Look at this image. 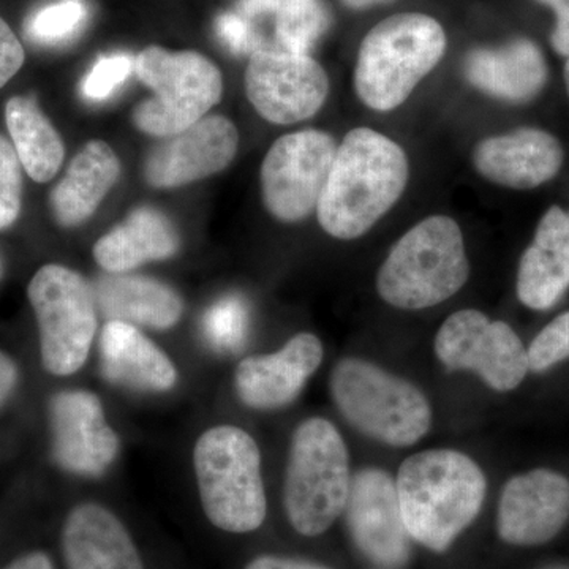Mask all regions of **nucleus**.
I'll return each mask as SVG.
<instances>
[{"instance_id":"72a5a7b5","label":"nucleus","mask_w":569,"mask_h":569,"mask_svg":"<svg viewBox=\"0 0 569 569\" xmlns=\"http://www.w3.org/2000/svg\"><path fill=\"white\" fill-rule=\"evenodd\" d=\"M26 52L17 33L0 18V89L24 66Z\"/></svg>"},{"instance_id":"f03ea898","label":"nucleus","mask_w":569,"mask_h":569,"mask_svg":"<svg viewBox=\"0 0 569 569\" xmlns=\"http://www.w3.org/2000/svg\"><path fill=\"white\" fill-rule=\"evenodd\" d=\"M396 488L411 539L445 552L478 518L488 481L467 455L429 449L403 460Z\"/></svg>"},{"instance_id":"6e6552de","label":"nucleus","mask_w":569,"mask_h":569,"mask_svg":"<svg viewBox=\"0 0 569 569\" xmlns=\"http://www.w3.org/2000/svg\"><path fill=\"white\" fill-rule=\"evenodd\" d=\"M134 71L153 96L134 108L133 122L151 137L170 138L189 129L222 99V73L197 51L149 47L138 54Z\"/></svg>"},{"instance_id":"393cba45","label":"nucleus","mask_w":569,"mask_h":569,"mask_svg":"<svg viewBox=\"0 0 569 569\" xmlns=\"http://www.w3.org/2000/svg\"><path fill=\"white\" fill-rule=\"evenodd\" d=\"M178 249V231L170 219L156 209L140 208L97 241L93 258L110 274H127L148 261L167 260Z\"/></svg>"},{"instance_id":"7c9ffc66","label":"nucleus","mask_w":569,"mask_h":569,"mask_svg":"<svg viewBox=\"0 0 569 569\" xmlns=\"http://www.w3.org/2000/svg\"><path fill=\"white\" fill-rule=\"evenodd\" d=\"M134 61L129 54L107 56L99 59L81 86L82 96L91 102H103L130 77Z\"/></svg>"},{"instance_id":"f704fd0d","label":"nucleus","mask_w":569,"mask_h":569,"mask_svg":"<svg viewBox=\"0 0 569 569\" xmlns=\"http://www.w3.org/2000/svg\"><path fill=\"white\" fill-rule=\"evenodd\" d=\"M538 2L550 7L556 13V29L550 36V43L560 56L569 58V0H538Z\"/></svg>"},{"instance_id":"58836bf2","label":"nucleus","mask_w":569,"mask_h":569,"mask_svg":"<svg viewBox=\"0 0 569 569\" xmlns=\"http://www.w3.org/2000/svg\"><path fill=\"white\" fill-rule=\"evenodd\" d=\"M387 2H391V0H343V3H346V6L350 7V9L356 10L369 9V7Z\"/></svg>"},{"instance_id":"a19ab883","label":"nucleus","mask_w":569,"mask_h":569,"mask_svg":"<svg viewBox=\"0 0 569 569\" xmlns=\"http://www.w3.org/2000/svg\"><path fill=\"white\" fill-rule=\"evenodd\" d=\"M3 274V264H2V260H0V277H2Z\"/></svg>"},{"instance_id":"2f4dec72","label":"nucleus","mask_w":569,"mask_h":569,"mask_svg":"<svg viewBox=\"0 0 569 569\" xmlns=\"http://www.w3.org/2000/svg\"><path fill=\"white\" fill-rule=\"evenodd\" d=\"M569 358V312L550 321L529 348L530 370L541 373Z\"/></svg>"},{"instance_id":"cd10ccee","label":"nucleus","mask_w":569,"mask_h":569,"mask_svg":"<svg viewBox=\"0 0 569 569\" xmlns=\"http://www.w3.org/2000/svg\"><path fill=\"white\" fill-rule=\"evenodd\" d=\"M84 0H58L33 11L26 21V36L37 44L58 47L73 40L88 21Z\"/></svg>"},{"instance_id":"a878e982","label":"nucleus","mask_w":569,"mask_h":569,"mask_svg":"<svg viewBox=\"0 0 569 569\" xmlns=\"http://www.w3.org/2000/svg\"><path fill=\"white\" fill-rule=\"evenodd\" d=\"M97 309L108 320L152 329H170L182 317V299L173 288L142 276H104L93 287Z\"/></svg>"},{"instance_id":"0eeeda50","label":"nucleus","mask_w":569,"mask_h":569,"mask_svg":"<svg viewBox=\"0 0 569 569\" xmlns=\"http://www.w3.org/2000/svg\"><path fill=\"white\" fill-rule=\"evenodd\" d=\"M331 392L348 425L389 447H413L432 426L421 389L365 359L337 362Z\"/></svg>"},{"instance_id":"79ce46f5","label":"nucleus","mask_w":569,"mask_h":569,"mask_svg":"<svg viewBox=\"0 0 569 569\" xmlns=\"http://www.w3.org/2000/svg\"><path fill=\"white\" fill-rule=\"evenodd\" d=\"M242 2H257V0H242Z\"/></svg>"},{"instance_id":"b1692460","label":"nucleus","mask_w":569,"mask_h":569,"mask_svg":"<svg viewBox=\"0 0 569 569\" xmlns=\"http://www.w3.org/2000/svg\"><path fill=\"white\" fill-rule=\"evenodd\" d=\"M121 174V162L107 142L89 141L71 160L62 181L52 189L56 222L73 228L91 219Z\"/></svg>"},{"instance_id":"c85d7f7f","label":"nucleus","mask_w":569,"mask_h":569,"mask_svg":"<svg viewBox=\"0 0 569 569\" xmlns=\"http://www.w3.org/2000/svg\"><path fill=\"white\" fill-rule=\"evenodd\" d=\"M249 332V310L239 296H227L209 307L203 335L212 348L223 353L238 351Z\"/></svg>"},{"instance_id":"c756f323","label":"nucleus","mask_w":569,"mask_h":569,"mask_svg":"<svg viewBox=\"0 0 569 569\" xmlns=\"http://www.w3.org/2000/svg\"><path fill=\"white\" fill-rule=\"evenodd\" d=\"M17 151L0 134V230L17 222L22 206V171Z\"/></svg>"},{"instance_id":"423d86ee","label":"nucleus","mask_w":569,"mask_h":569,"mask_svg":"<svg viewBox=\"0 0 569 569\" xmlns=\"http://www.w3.org/2000/svg\"><path fill=\"white\" fill-rule=\"evenodd\" d=\"M350 456L332 422L310 418L291 438L284 475V512L302 537H318L331 529L346 511L350 493Z\"/></svg>"},{"instance_id":"dca6fc26","label":"nucleus","mask_w":569,"mask_h":569,"mask_svg":"<svg viewBox=\"0 0 569 569\" xmlns=\"http://www.w3.org/2000/svg\"><path fill=\"white\" fill-rule=\"evenodd\" d=\"M569 519V481L546 468L509 479L498 505V535L512 546L550 541Z\"/></svg>"},{"instance_id":"aec40b11","label":"nucleus","mask_w":569,"mask_h":569,"mask_svg":"<svg viewBox=\"0 0 569 569\" xmlns=\"http://www.w3.org/2000/svg\"><path fill=\"white\" fill-rule=\"evenodd\" d=\"M67 569H144L132 537L118 516L97 503H82L62 529Z\"/></svg>"},{"instance_id":"9b49d317","label":"nucleus","mask_w":569,"mask_h":569,"mask_svg":"<svg viewBox=\"0 0 569 569\" xmlns=\"http://www.w3.org/2000/svg\"><path fill=\"white\" fill-rule=\"evenodd\" d=\"M436 355L449 370L475 372L498 392L512 391L530 370L529 350L505 321L459 310L438 329Z\"/></svg>"},{"instance_id":"5701e85b","label":"nucleus","mask_w":569,"mask_h":569,"mask_svg":"<svg viewBox=\"0 0 569 569\" xmlns=\"http://www.w3.org/2000/svg\"><path fill=\"white\" fill-rule=\"evenodd\" d=\"M102 372L108 380L138 391H170L178 383V370L164 351L138 326L110 320L100 336Z\"/></svg>"},{"instance_id":"ea45409f","label":"nucleus","mask_w":569,"mask_h":569,"mask_svg":"<svg viewBox=\"0 0 569 569\" xmlns=\"http://www.w3.org/2000/svg\"><path fill=\"white\" fill-rule=\"evenodd\" d=\"M565 84H567V92L569 97V58L568 62L565 63Z\"/></svg>"},{"instance_id":"a211bd4d","label":"nucleus","mask_w":569,"mask_h":569,"mask_svg":"<svg viewBox=\"0 0 569 569\" xmlns=\"http://www.w3.org/2000/svg\"><path fill=\"white\" fill-rule=\"evenodd\" d=\"M471 159L486 181L507 189L531 190L560 173L565 152L552 133L523 127L479 141Z\"/></svg>"},{"instance_id":"2eb2a0df","label":"nucleus","mask_w":569,"mask_h":569,"mask_svg":"<svg viewBox=\"0 0 569 569\" xmlns=\"http://www.w3.org/2000/svg\"><path fill=\"white\" fill-rule=\"evenodd\" d=\"M238 146L234 123L223 116H209L152 149L144 164L146 181L157 189L200 181L224 170Z\"/></svg>"},{"instance_id":"7ed1b4c3","label":"nucleus","mask_w":569,"mask_h":569,"mask_svg":"<svg viewBox=\"0 0 569 569\" xmlns=\"http://www.w3.org/2000/svg\"><path fill=\"white\" fill-rule=\"evenodd\" d=\"M447 51L440 22L422 13L392 14L370 29L359 48L355 91L370 110L406 103Z\"/></svg>"},{"instance_id":"bb28decb","label":"nucleus","mask_w":569,"mask_h":569,"mask_svg":"<svg viewBox=\"0 0 569 569\" xmlns=\"http://www.w3.org/2000/svg\"><path fill=\"white\" fill-rule=\"evenodd\" d=\"M11 144L21 167L36 182H48L61 170L66 148L61 134L32 97H11L6 104Z\"/></svg>"},{"instance_id":"4468645a","label":"nucleus","mask_w":569,"mask_h":569,"mask_svg":"<svg viewBox=\"0 0 569 569\" xmlns=\"http://www.w3.org/2000/svg\"><path fill=\"white\" fill-rule=\"evenodd\" d=\"M51 449L58 466L78 477H100L118 458L119 438L102 400L91 391L58 392L50 402Z\"/></svg>"},{"instance_id":"6ab92c4d","label":"nucleus","mask_w":569,"mask_h":569,"mask_svg":"<svg viewBox=\"0 0 569 569\" xmlns=\"http://www.w3.org/2000/svg\"><path fill=\"white\" fill-rule=\"evenodd\" d=\"M463 73L478 91L508 103L537 99L548 81L545 56L529 39L471 51L463 62Z\"/></svg>"},{"instance_id":"9d476101","label":"nucleus","mask_w":569,"mask_h":569,"mask_svg":"<svg viewBox=\"0 0 569 569\" xmlns=\"http://www.w3.org/2000/svg\"><path fill=\"white\" fill-rule=\"evenodd\" d=\"M336 153L335 138L321 130L279 138L261 164V193L271 216L295 223L316 211Z\"/></svg>"},{"instance_id":"f257e3e1","label":"nucleus","mask_w":569,"mask_h":569,"mask_svg":"<svg viewBox=\"0 0 569 569\" xmlns=\"http://www.w3.org/2000/svg\"><path fill=\"white\" fill-rule=\"evenodd\" d=\"M408 173L407 153L395 140L367 127L351 130L337 148L318 201V222L332 238H361L395 208Z\"/></svg>"},{"instance_id":"39448f33","label":"nucleus","mask_w":569,"mask_h":569,"mask_svg":"<svg viewBox=\"0 0 569 569\" xmlns=\"http://www.w3.org/2000/svg\"><path fill=\"white\" fill-rule=\"evenodd\" d=\"M193 468L206 518L228 533L260 529L268 512L261 452L241 427L216 426L200 436Z\"/></svg>"},{"instance_id":"4c0bfd02","label":"nucleus","mask_w":569,"mask_h":569,"mask_svg":"<svg viewBox=\"0 0 569 569\" xmlns=\"http://www.w3.org/2000/svg\"><path fill=\"white\" fill-rule=\"evenodd\" d=\"M2 569H54V565H52L48 553L41 552V550H33V552L24 553V556L10 561Z\"/></svg>"},{"instance_id":"20e7f679","label":"nucleus","mask_w":569,"mask_h":569,"mask_svg":"<svg viewBox=\"0 0 569 569\" xmlns=\"http://www.w3.org/2000/svg\"><path fill=\"white\" fill-rule=\"evenodd\" d=\"M470 276L462 230L448 216H430L392 247L377 290L396 309L422 310L452 298Z\"/></svg>"},{"instance_id":"c9c22d12","label":"nucleus","mask_w":569,"mask_h":569,"mask_svg":"<svg viewBox=\"0 0 569 569\" xmlns=\"http://www.w3.org/2000/svg\"><path fill=\"white\" fill-rule=\"evenodd\" d=\"M246 569H329L312 561L287 559V557L261 556L250 561Z\"/></svg>"},{"instance_id":"ddd939ff","label":"nucleus","mask_w":569,"mask_h":569,"mask_svg":"<svg viewBox=\"0 0 569 569\" xmlns=\"http://www.w3.org/2000/svg\"><path fill=\"white\" fill-rule=\"evenodd\" d=\"M346 512L351 538L367 559L387 569L407 563L411 537L403 522L396 481L387 471H359L351 479Z\"/></svg>"},{"instance_id":"412c9836","label":"nucleus","mask_w":569,"mask_h":569,"mask_svg":"<svg viewBox=\"0 0 569 569\" xmlns=\"http://www.w3.org/2000/svg\"><path fill=\"white\" fill-rule=\"evenodd\" d=\"M569 288V211L550 206L539 220L533 242L519 261V301L548 310Z\"/></svg>"},{"instance_id":"1a4fd4ad","label":"nucleus","mask_w":569,"mask_h":569,"mask_svg":"<svg viewBox=\"0 0 569 569\" xmlns=\"http://www.w3.org/2000/svg\"><path fill=\"white\" fill-rule=\"evenodd\" d=\"M40 335L41 365L69 377L88 361L97 331V302L84 277L62 264H44L28 287Z\"/></svg>"},{"instance_id":"4be33fe9","label":"nucleus","mask_w":569,"mask_h":569,"mask_svg":"<svg viewBox=\"0 0 569 569\" xmlns=\"http://www.w3.org/2000/svg\"><path fill=\"white\" fill-rule=\"evenodd\" d=\"M253 52L280 50L309 54L331 24L323 0H257L241 2Z\"/></svg>"},{"instance_id":"f8f14e48","label":"nucleus","mask_w":569,"mask_h":569,"mask_svg":"<svg viewBox=\"0 0 569 569\" xmlns=\"http://www.w3.org/2000/svg\"><path fill=\"white\" fill-rule=\"evenodd\" d=\"M246 92L266 121L291 126L321 110L328 99L329 78L309 54L260 50L250 56Z\"/></svg>"},{"instance_id":"e433bc0d","label":"nucleus","mask_w":569,"mask_h":569,"mask_svg":"<svg viewBox=\"0 0 569 569\" xmlns=\"http://www.w3.org/2000/svg\"><path fill=\"white\" fill-rule=\"evenodd\" d=\"M18 367L9 355L0 350V408L6 406L7 400L13 395L18 385Z\"/></svg>"},{"instance_id":"f3484780","label":"nucleus","mask_w":569,"mask_h":569,"mask_svg":"<svg viewBox=\"0 0 569 569\" xmlns=\"http://www.w3.org/2000/svg\"><path fill=\"white\" fill-rule=\"evenodd\" d=\"M323 355L321 340L301 332L277 353L242 359L234 373L236 392L254 410L290 406L321 366Z\"/></svg>"},{"instance_id":"473e14b6","label":"nucleus","mask_w":569,"mask_h":569,"mask_svg":"<svg viewBox=\"0 0 569 569\" xmlns=\"http://www.w3.org/2000/svg\"><path fill=\"white\" fill-rule=\"evenodd\" d=\"M217 36L236 54H253L249 29L238 10L220 14L216 22Z\"/></svg>"}]
</instances>
